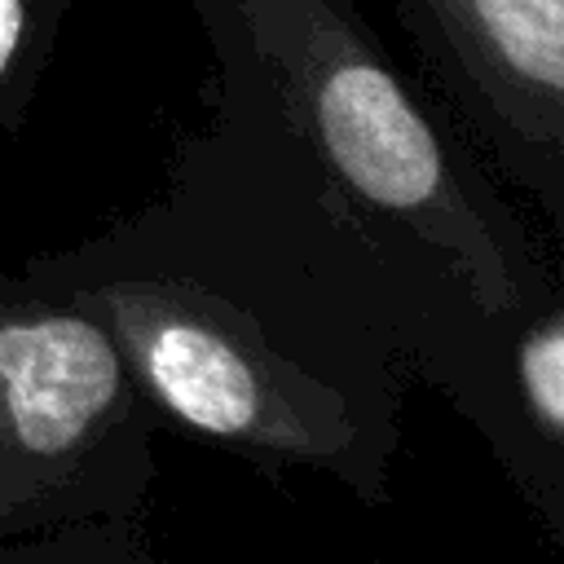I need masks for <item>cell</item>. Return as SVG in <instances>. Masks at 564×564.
I'll use <instances>...</instances> for the list:
<instances>
[{"label":"cell","mask_w":564,"mask_h":564,"mask_svg":"<svg viewBox=\"0 0 564 564\" xmlns=\"http://www.w3.org/2000/svg\"><path fill=\"white\" fill-rule=\"evenodd\" d=\"M207 48L234 53L317 167L375 220L445 256L480 300L524 295L520 238L352 0H189Z\"/></svg>","instance_id":"cell-1"},{"label":"cell","mask_w":564,"mask_h":564,"mask_svg":"<svg viewBox=\"0 0 564 564\" xmlns=\"http://www.w3.org/2000/svg\"><path fill=\"white\" fill-rule=\"evenodd\" d=\"M432 84L551 216L564 207V0H392Z\"/></svg>","instance_id":"cell-2"},{"label":"cell","mask_w":564,"mask_h":564,"mask_svg":"<svg viewBox=\"0 0 564 564\" xmlns=\"http://www.w3.org/2000/svg\"><path fill=\"white\" fill-rule=\"evenodd\" d=\"M115 344L128 348L150 392L189 427L256 449L313 458L326 441L313 419L282 392V366L212 317L189 286L101 291Z\"/></svg>","instance_id":"cell-3"},{"label":"cell","mask_w":564,"mask_h":564,"mask_svg":"<svg viewBox=\"0 0 564 564\" xmlns=\"http://www.w3.org/2000/svg\"><path fill=\"white\" fill-rule=\"evenodd\" d=\"M75 0H0V123H18Z\"/></svg>","instance_id":"cell-4"},{"label":"cell","mask_w":564,"mask_h":564,"mask_svg":"<svg viewBox=\"0 0 564 564\" xmlns=\"http://www.w3.org/2000/svg\"><path fill=\"white\" fill-rule=\"evenodd\" d=\"M520 379H524L529 414L538 419V427L551 441H560V423H564V339H560L555 317H546L538 330H529V339L520 348Z\"/></svg>","instance_id":"cell-5"}]
</instances>
